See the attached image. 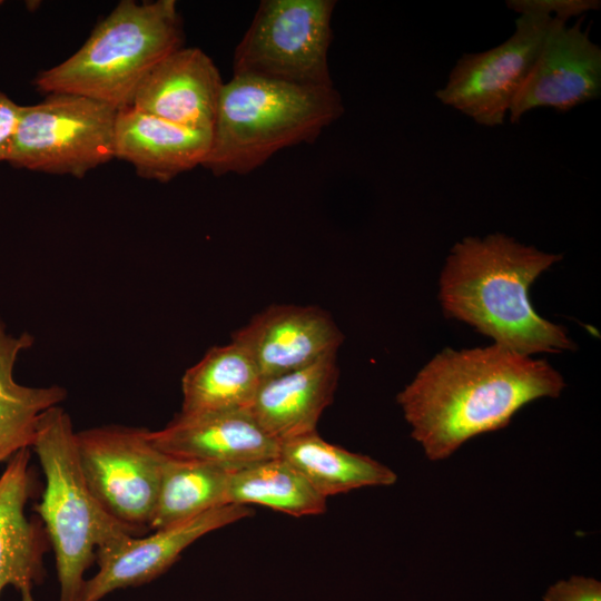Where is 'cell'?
Listing matches in <instances>:
<instances>
[{"instance_id":"cell-1","label":"cell","mask_w":601,"mask_h":601,"mask_svg":"<svg viewBox=\"0 0 601 601\" xmlns=\"http://www.w3.org/2000/svg\"><path fill=\"white\" fill-rule=\"evenodd\" d=\"M562 375L546 361L492 344L445 348L397 395L411 436L442 461L467 440L509 425L528 403L559 397Z\"/></svg>"},{"instance_id":"cell-2","label":"cell","mask_w":601,"mask_h":601,"mask_svg":"<svg viewBox=\"0 0 601 601\" xmlns=\"http://www.w3.org/2000/svg\"><path fill=\"white\" fill-rule=\"evenodd\" d=\"M561 259L501 233L464 237L451 248L440 276L442 309L521 355L572 349L568 332L540 316L529 296L534 280Z\"/></svg>"},{"instance_id":"cell-3","label":"cell","mask_w":601,"mask_h":601,"mask_svg":"<svg viewBox=\"0 0 601 601\" xmlns=\"http://www.w3.org/2000/svg\"><path fill=\"white\" fill-rule=\"evenodd\" d=\"M344 112L338 91L233 75L224 82L203 167L248 175L276 152L314 141Z\"/></svg>"},{"instance_id":"cell-4","label":"cell","mask_w":601,"mask_h":601,"mask_svg":"<svg viewBox=\"0 0 601 601\" xmlns=\"http://www.w3.org/2000/svg\"><path fill=\"white\" fill-rule=\"evenodd\" d=\"M184 30L175 0L120 1L70 57L41 71L39 92L70 93L130 107L145 76L183 47Z\"/></svg>"},{"instance_id":"cell-5","label":"cell","mask_w":601,"mask_h":601,"mask_svg":"<svg viewBox=\"0 0 601 601\" xmlns=\"http://www.w3.org/2000/svg\"><path fill=\"white\" fill-rule=\"evenodd\" d=\"M69 415L55 406L39 422L33 450L46 479L35 510L55 552L58 601H79L85 573L99 552L122 546L134 532L111 516L89 489Z\"/></svg>"},{"instance_id":"cell-6","label":"cell","mask_w":601,"mask_h":601,"mask_svg":"<svg viewBox=\"0 0 601 601\" xmlns=\"http://www.w3.org/2000/svg\"><path fill=\"white\" fill-rule=\"evenodd\" d=\"M335 0H263L235 48L234 75L332 87L328 51Z\"/></svg>"},{"instance_id":"cell-7","label":"cell","mask_w":601,"mask_h":601,"mask_svg":"<svg viewBox=\"0 0 601 601\" xmlns=\"http://www.w3.org/2000/svg\"><path fill=\"white\" fill-rule=\"evenodd\" d=\"M118 110L83 96L51 93L21 106L7 162L49 175L85 177L115 158Z\"/></svg>"},{"instance_id":"cell-8","label":"cell","mask_w":601,"mask_h":601,"mask_svg":"<svg viewBox=\"0 0 601 601\" xmlns=\"http://www.w3.org/2000/svg\"><path fill=\"white\" fill-rule=\"evenodd\" d=\"M83 477L105 510L134 533L149 528L167 455L148 430L101 426L75 434Z\"/></svg>"},{"instance_id":"cell-9","label":"cell","mask_w":601,"mask_h":601,"mask_svg":"<svg viewBox=\"0 0 601 601\" xmlns=\"http://www.w3.org/2000/svg\"><path fill=\"white\" fill-rule=\"evenodd\" d=\"M559 19L522 14L503 43L464 53L452 68L436 98L485 127L502 125L529 76L543 42Z\"/></svg>"},{"instance_id":"cell-10","label":"cell","mask_w":601,"mask_h":601,"mask_svg":"<svg viewBox=\"0 0 601 601\" xmlns=\"http://www.w3.org/2000/svg\"><path fill=\"white\" fill-rule=\"evenodd\" d=\"M582 21L583 17L568 26L559 20L551 29L510 107L512 124L539 107L566 112L600 97L601 49L582 29Z\"/></svg>"},{"instance_id":"cell-11","label":"cell","mask_w":601,"mask_h":601,"mask_svg":"<svg viewBox=\"0 0 601 601\" xmlns=\"http://www.w3.org/2000/svg\"><path fill=\"white\" fill-rule=\"evenodd\" d=\"M248 505L225 504L188 521L130 538L122 546L96 554L98 571L86 580L79 601H101L109 593L152 581L199 538L250 516Z\"/></svg>"},{"instance_id":"cell-12","label":"cell","mask_w":601,"mask_h":601,"mask_svg":"<svg viewBox=\"0 0 601 601\" xmlns=\"http://www.w3.org/2000/svg\"><path fill=\"white\" fill-rule=\"evenodd\" d=\"M343 339L327 312L295 305L268 307L231 336V341L252 357L262 378L335 355Z\"/></svg>"},{"instance_id":"cell-13","label":"cell","mask_w":601,"mask_h":601,"mask_svg":"<svg viewBox=\"0 0 601 601\" xmlns=\"http://www.w3.org/2000/svg\"><path fill=\"white\" fill-rule=\"evenodd\" d=\"M151 444L169 457L229 471L279 456V442L245 411L178 414L164 428L148 431Z\"/></svg>"},{"instance_id":"cell-14","label":"cell","mask_w":601,"mask_h":601,"mask_svg":"<svg viewBox=\"0 0 601 601\" xmlns=\"http://www.w3.org/2000/svg\"><path fill=\"white\" fill-rule=\"evenodd\" d=\"M223 86L207 53L181 47L145 76L130 107L179 126L211 131Z\"/></svg>"},{"instance_id":"cell-15","label":"cell","mask_w":601,"mask_h":601,"mask_svg":"<svg viewBox=\"0 0 601 601\" xmlns=\"http://www.w3.org/2000/svg\"><path fill=\"white\" fill-rule=\"evenodd\" d=\"M32 491L30 450L24 449L0 475V594L11 585L21 601H36L33 589L43 580L48 548L45 528L26 515Z\"/></svg>"},{"instance_id":"cell-16","label":"cell","mask_w":601,"mask_h":601,"mask_svg":"<svg viewBox=\"0 0 601 601\" xmlns=\"http://www.w3.org/2000/svg\"><path fill=\"white\" fill-rule=\"evenodd\" d=\"M211 131L195 130L127 107L118 110L115 158L129 162L145 179L168 183L203 166Z\"/></svg>"},{"instance_id":"cell-17","label":"cell","mask_w":601,"mask_h":601,"mask_svg":"<svg viewBox=\"0 0 601 601\" xmlns=\"http://www.w3.org/2000/svg\"><path fill=\"white\" fill-rule=\"evenodd\" d=\"M336 355L262 378L247 411L268 435L282 443L316 431L337 386Z\"/></svg>"},{"instance_id":"cell-18","label":"cell","mask_w":601,"mask_h":601,"mask_svg":"<svg viewBox=\"0 0 601 601\" xmlns=\"http://www.w3.org/2000/svg\"><path fill=\"white\" fill-rule=\"evenodd\" d=\"M260 381L257 366L242 346L233 341L214 346L183 376L180 414L248 410Z\"/></svg>"},{"instance_id":"cell-19","label":"cell","mask_w":601,"mask_h":601,"mask_svg":"<svg viewBox=\"0 0 601 601\" xmlns=\"http://www.w3.org/2000/svg\"><path fill=\"white\" fill-rule=\"evenodd\" d=\"M31 345L29 334L12 336L0 318V462L32 447L41 416L67 395L57 385L30 387L14 380L18 355Z\"/></svg>"},{"instance_id":"cell-20","label":"cell","mask_w":601,"mask_h":601,"mask_svg":"<svg viewBox=\"0 0 601 601\" xmlns=\"http://www.w3.org/2000/svg\"><path fill=\"white\" fill-rule=\"evenodd\" d=\"M279 456L299 471L324 497L366 486H387L396 474L372 457L307 433L279 443Z\"/></svg>"},{"instance_id":"cell-21","label":"cell","mask_w":601,"mask_h":601,"mask_svg":"<svg viewBox=\"0 0 601 601\" xmlns=\"http://www.w3.org/2000/svg\"><path fill=\"white\" fill-rule=\"evenodd\" d=\"M326 500L280 456L230 472L228 504H258L293 516H305L324 513Z\"/></svg>"},{"instance_id":"cell-22","label":"cell","mask_w":601,"mask_h":601,"mask_svg":"<svg viewBox=\"0 0 601 601\" xmlns=\"http://www.w3.org/2000/svg\"><path fill=\"white\" fill-rule=\"evenodd\" d=\"M227 469L167 456L149 529L161 530L228 504Z\"/></svg>"},{"instance_id":"cell-23","label":"cell","mask_w":601,"mask_h":601,"mask_svg":"<svg viewBox=\"0 0 601 601\" xmlns=\"http://www.w3.org/2000/svg\"><path fill=\"white\" fill-rule=\"evenodd\" d=\"M599 0H509L506 7L522 14H539L548 18L568 21L572 17L597 10Z\"/></svg>"},{"instance_id":"cell-24","label":"cell","mask_w":601,"mask_h":601,"mask_svg":"<svg viewBox=\"0 0 601 601\" xmlns=\"http://www.w3.org/2000/svg\"><path fill=\"white\" fill-rule=\"evenodd\" d=\"M543 601H601V582L591 577L572 575L551 584Z\"/></svg>"},{"instance_id":"cell-25","label":"cell","mask_w":601,"mask_h":601,"mask_svg":"<svg viewBox=\"0 0 601 601\" xmlns=\"http://www.w3.org/2000/svg\"><path fill=\"white\" fill-rule=\"evenodd\" d=\"M20 112L21 106L0 91V162L8 160Z\"/></svg>"},{"instance_id":"cell-26","label":"cell","mask_w":601,"mask_h":601,"mask_svg":"<svg viewBox=\"0 0 601 601\" xmlns=\"http://www.w3.org/2000/svg\"><path fill=\"white\" fill-rule=\"evenodd\" d=\"M3 2L0 0V6L2 4Z\"/></svg>"}]
</instances>
